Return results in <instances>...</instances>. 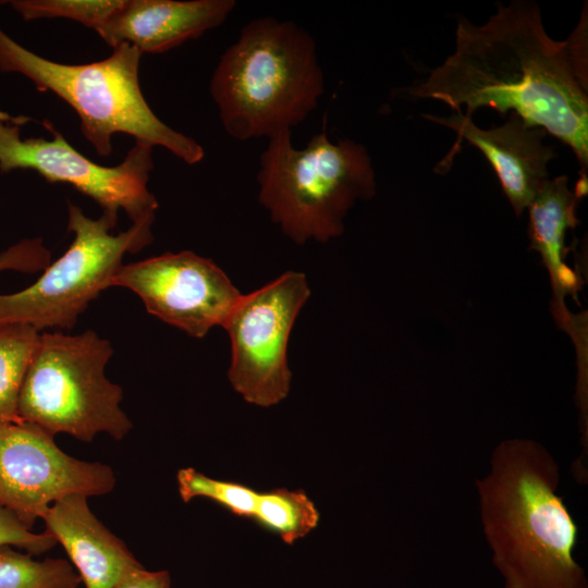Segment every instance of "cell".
Listing matches in <instances>:
<instances>
[{
	"label": "cell",
	"mask_w": 588,
	"mask_h": 588,
	"mask_svg": "<svg viewBox=\"0 0 588 588\" xmlns=\"http://www.w3.org/2000/svg\"><path fill=\"white\" fill-rule=\"evenodd\" d=\"M53 437L22 420L0 427V505L29 529L54 501L103 495L115 485L108 465L68 455Z\"/></svg>",
	"instance_id": "10"
},
{
	"label": "cell",
	"mask_w": 588,
	"mask_h": 588,
	"mask_svg": "<svg viewBox=\"0 0 588 588\" xmlns=\"http://www.w3.org/2000/svg\"><path fill=\"white\" fill-rule=\"evenodd\" d=\"M112 588H171L167 571H147L144 566L126 573Z\"/></svg>",
	"instance_id": "23"
},
{
	"label": "cell",
	"mask_w": 588,
	"mask_h": 588,
	"mask_svg": "<svg viewBox=\"0 0 588 588\" xmlns=\"http://www.w3.org/2000/svg\"><path fill=\"white\" fill-rule=\"evenodd\" d=\"M112 354L111 343L93 330L40 332L21 389L20 419L84 442L99 432L121 440L132 422L120 406L121 387L105 375Z\"/></svg>",
	"instance_id": "6"
},
{
	"label": "cell",
	"mask_w": 588,
	"mask_h": 588,
	"mask_svg": "<svg viewBox=\"0 0 588 588\" xmlns=\"http://www.w3.org/2000/svg\"><path fill=\"white\" fill-rule=\"evenodd\" d=\"M68 213V230L74 234L70 247L28 287L0 294V324L22 323L39 332L71 329L89 303L111 286L124 255L139 252L154 238L155 217L113 234L118 217L103 212L90 219L72 203Z\"/></svg>",
	"instance_id": "7"
},
{
	"label": "cell",
	"mask_w": 588,
	"mask_h": 588,
	"mask_svg": "<svg viewBox=\"0 0 588 588\" xmlns=\"http://www.w3.org/2000/svg\"><path fill=\"white\" fill-rule=\"evenodd\" d=\"M24 123L0 122L1 172L33 170L48 182L71 184L93 198L103 212L118 217L123 210L132 223L155 217L158 201L147 186L154 168V146L135 140L120 164L103 167L73 148L47 120L44 124L52 139L21 138Z\"/></svg>",
	"instance_id": "9"
},
{
	"label": "cell",
	"mask_w": 588,
	"mask_h": 588,
	"mask_svg": "<svg viewBox=\"0 0 588 588\" xmlns=\"http://www.w3.org/2000/svg\"><path fill=\"white\" fill-rule=\"evenodd\" d=\"M587 177H580L575 191L566 175L547 179L527 207L529 210L530 247L537 250L547 267L553 292L560 303L565 295L576 297L580 278L566 265L565 235L578 224L576 208L587 193Z\"/></svg>",
	"instance_id": "15"
},
{
	"label": "cell",
	"mask_w": 588,
	"mask_h": 588,
	"mask_svg": "<svg viewBox=\"0 0 588 588\" xmlns=\"http://www.w3.org/2000/svg\"><path fill=\"white\" fill-rule=\"evenodd\" d=\"M111 286L133 291L149 314L198 339L222 327L242 295L212 260L189 250L122 265Z\"/></svg>",
	"instance_id": "11"
},
{
	"label": "cell",
	"mask_w": 588,
	"mask_h": 588,
	"mask_svg": "<svg viewBox=\"0 0 588 588\" xmlns=\"http://www.w3.org/2000/svg\"><path fill=\"white\" fill-rule=\"evenodd\" d=\"M39 334L27 324H0V427L21 421V389Z\"/></svg>",
	"instance_id": "16"
},
{
	"label": "cell",
	"mask_w": 588,
	"mask_h": 588,
	"mask_svg": "<svg viewBox=\"0 0 588 588\" xmlns=\"http://www.w3.org/2000/svg\"><path fill=\"white\" fill-rule=\"evenodd\" d=\"M4 1H0L3 3ZM20 121H29L26 117H11L8 113L0 110V122H20Z\"/></svg>",
	"instance_id": "24"
},
{
	"label": "cell",
	"mask_w": 588,
	"mask_h": 588,
	"mask_svg": "<svg viewBox=\"0 0 588 588\" xmlns=\"http://www.w3.org/2000/svg\"><path fill=\"white\" fill-rule=\"evenodd\" d=\"M54 537L45 531L35 534L7 507L0 505V546L9 544L39 555L57 544Z\"/></svg>",
	"instance_id": "21"
},
{
	"label": "cell",
	"mask_w": 588,
	"mask_h": 588,
	"mask_svg": "<svg viewBox=\"0 0 588 588\" xmlns=\"http://www.w3.org/2000/svg\"><path fill=\"white\" fill-rule=\"evenodd\" d=\"M324 78L313 36L292 21H249L213 71L210 95L234 139H268L306 120Z\"/></svg>",
	"instance_id": "3"
},
{
	"label": "cell",
	"mask_w": 588,
	"mask_h": 588,
	"mask_svg": "<svg viewBox=\"0 0 588 588\" xmlns=\"http://www.w3.org/2000/svg\"><path fill=\"white\" fill-rule=\"evenodd\" d=\"M41 518L86 588H112L126 573L143 566L91 513L85 495L70 494L54 501Z\"/></svg>",
	"instance_id": "14"
},
{
	"label": "cell",
	"mask_w": 588,
	"mask_h": 588,
	"mask_svg": "<svg viewBox=\"0 0 588 588\" xmlns=\"http://www.w3.org/2000/svg\"><path fill=\"white\" fill-rule=\"evenodd\" d=\"M123 0H13L11 7L24 21L64 17L98 32Z\"/></svg>",
	"instance_id": "20"
},
{
	"label": "cell",
	"mask_w": 588,
	"mask_h": 588,
	"mask_svg": "<svg viewBox=\"0 0 588 588\" xmlns=\"http://www.w3.org/2000/svg\"><path fill=\"white\" fill-rule=\"evenodd\" d=\"M309 295L305 274L287 271L262 287L242 294L231 309L222 326L231 341L228 377L247 403L269 407L287 396L289 339Z\"/></svg>",
	"instance_id": "8"
},
{
	"label": "cell",
	"mask_w": 588,
	"mask_h": 588,
	"mask_svg": "<svg viewBox=\"0 0 588 588\" xmlns=\"http://www.w3.org/2000/svg\"><path fill=\"white\" fill-rule=\"evenodd\" d=\"M268 140L259 159L258 199L297 244L340 236L348 210L376 194L371 158L359 143H334L320 132L299 149L290 131Z\"/></svg>",
	"instance_id": "5"
},
{
	"label": "cell",
	"mask_w": 588,
	"mask_h": 588,
	"mask_svg": "<svg viewBox=\"0 0 588 588\" xmlns=\"http://www.w3.org/2000/svg\"><path fill=\"white\" fill-rule=\"evenodd\" d=\"M425 117L456 132L457 140L449 159L457 152L462 139L483 154L516 216L527 209L541 184L549 179L548 164L556 154L554 147L544 144L548 133L517 114L511 112L505 123L488 130L478 127L463 113L448 118Z\"/></svg>",
	"instance_id": "12"
},
{
	"label": "cell",
	"mask_w": 588,
	"mask_h": 588,
	"mask_svg": "<svg viewBox=\"0 0 588 588\" xmlns=\"http://www.w3.org/2000/svg\"><path fill=\"white\" fill-rule=\"evenodd\" d=\"M234 8V0H123L97 33L112 48L160 53L218 27Z\"/></svg>",
	"instance_id": "13"
},
{
	"label": "cell",
	"mask_w": 588,
	"mask_h": 588,
	"mask_svg": "<svg viewBox=\"0 0 588 588\" xmlns=\"http://www.w3.org/2000/svg\"><path fill=\"white\" fill-rule=\"evenodd\" d=\"M112 49L101 61L63 64L34 53L0 28V71L22 74L38 90L51 91L68 102L99 156L112 152L115 133H125L168 149L187 164L200 162L204 148L163 123L144 98L138 79L142 52L130 44Z\"/></svg>",
	"instance_id": "4"
},
{
	"label": "cell",
	"mask_w": 588,
	"mask_h": 588,
	"mask_svg": "<svg viewBox=\"0 0 588 588\" xmlns=\"http://www.w3.org/2000/svg\"><path fill=\"white\" fill-rule=\"evenodd\" d=\"M252 518L293 544L317 527L319 511L304 490L275 488L258 492Z\"/></svg>",
	"instance_id": "17"
},
{
	"label": "cell",
	"mask_w": 588,
	"mask_h": 588,
	"mask_svg": "<svg viewBox=\"0 0 588 588\" xmlns=\"http://www.w3.org/2000/svg\"><path fill=\"white\" fill-rule=\"evenodd\" d=\"M51 262V254L40 238H25L0 253V272L14 270L33 273Z\"/></svg>",
	"instance_id": "22"
},
{
	"label": "cell",
	"mask_w": 588,
	"mask_h": 588,
	"mask_svg": "<svg viewBox=\"0 0 588 588\" xmlns=\"http://www.w3.org/2000/svg\"><path fill=\"white\" fill-rule=\"evenodd\" d=\"M560 469L532 440L500 443L477 480L481 520L505 588H588L574 560L578 527L556 494Z\"/></svg>",
	"instance_id": "2"
},
{
	"label": "cell",
	"mask_w": 588,
	"mask_h": 588,
	"mask_svg": "<svg viewBox=\"0 0 588 588\" xmlns=\"http://www.w3.org/2000/svg\"><path fill=\"white\" fill-rule=\"evenodd\" d=\"M176 481L180 497L185 503L194 498H207L236 516L253 517L258 492L248 486L212 479L192 467L180 469Z\"/></svg>",
	"instance_id": "19"
},
{
	"label": "cell",
	"mask_w": 588,
	"mask_h": 588,
	"mask_svg": "<svg viewBox=\"0 0 588 588\" xmlns=\"http://www.w3.org/2000/svg\"><path fill=\"white\" fill-rule=\"evenodd\" d=\"M81 581L63 559L36 561L12 546H0V588H77Z\"/></svg>",
	"instance_id": "18"
},
{
	"label": "cell",
	"mask_w": 588,
	"mask_h": 588,
	"mask_svg": "<svg viewBox=\"0 0 588 588\" xmlns=\"http://www.w3.org/2000/svg\"><path fill=\"white\" fill-rule=\"evenodd\" d=\"M471 118L480 108L513 112L542 127L588 166L587 21L559 41L534 1L497 3L487 22L460 19L452 54L404 89Z\"/></svg>",
	"instance_id": "1"
}]
</instances>
